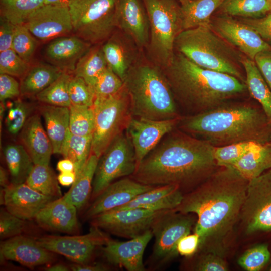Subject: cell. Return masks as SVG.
Wrapping results in <instances>:
<instances>
[{
    "label": "cell",
    "instance_id": "11",
    "mask_svg": "<svg viewBox=\"0 0 271 271\" xmlns=\"http://www.w3.org/2000/svg\"><path fill=\"white\" fill-rule=\"evenodd\" d=\"M137 168L133 147L125 131L114 140L99 158L91 198L95 199L116 179L132 175Z\"/></svg>",
    "mask_w": 271,
    "mask_h": 271
},
{
    "label": "cell",
    "instance_id": "54",
    "mask_svg": "<svg viewBox=\"0 0 271 271\" xmlns=\"http://www.w3.org/2000/svg\"><path fill=\"white\" fill-rule=\"evenodd\" d=\"M15 29V25L6 19L1 17L0 52L11 48Z\"/></svg>",
    "mask_w": 271,
    "mask_h": 271
},
{
    "label": "cell",
    "instance_id": "14",
    "mask_svg": "<svg viewBox=\"0 0 271 271\" xmlns=\"http://www.w3.org/2000/svg\"><path fill=\"white\" fill-rule=\"evenodd\" d=\"M161 211L141 208L112 209L91 218V224L112 234L131 239L150 230Z\"/></svg>",
    "mask_w": 271,
    "mask_h": 271
},
{
    "label": "cell",
    "instance_id": "63",
    "mask_svg": "<svg viewBox=\"0 0 271 271\" xmlns=\"http://www.w3.org/2000/svg\"><path fill=\"white\" fill-rule=\"evenodd\" d=\"M270 270H271V267H270Z\"/></svg>",
    "mask_w": 271,
    "mask_h": 271
},
{
    "label": "cell",
    "instance_id": "59",
    "mask_svg": "<svg viewBox=\"0 0 271 271\" xmlns=\"http://www.w3.org/2000/svg\"><path fill=\"white\" fill-rule=\"evenodd\" d=\"M9 173L3 167L0 168V184L2 188L7 187L11 183L9 180Z\"/></svg>",
    "mask_w": 271,
    "mask_h": 271
},
{
    "label": "cell",
    "instance_id": "17",
    "mask_svg": "<svg viewBox=\"0 0 271 271\" xmlns=\"http://www.w3.org/2000/svg\"><path fill=\"white\" fill-rule=\"evenodd\" d=\"M180 117L160 120L132 118L126 132L133 147L137 166L166 135L175 129Z\"/></svg>",
    "mask_w": 271,
    "mask_h": 271
},
{
    "label": "cell",
    "instance_id": "48",
    "mask_svg": "<svg viewBox=\"0 0 271 271\" xmlns=\"http://www.w3.org/2000/svg\"><path fill=\"white\" fill-rule=\"evenodd\" d=\"M123 85L122 79L107 67L98 77L93 87L95 98L114 95L121 89Z\"/></svg>",
    "mask_w": 271,
    "mask_h": 271
},
{
    "label": "cell",
    "instance_id": "8",
    "mask_svg": "<svg viewBox=\"0 0 271 271\" xmlns=\"http://www.w3.org/2000/svg\"><path fill=\"white\" fill-rule=\"evenodd\" d=\"M93 107L95 126L91 153L99 158L114 140L126 131L133 116L124 85L114 95L95 98Z\"/></svg>",
    "mask_w": 271,
    "mask_h": 271
},
{
    "label": "cell",
    "instance_id": "62",
    "mask_svg": "<svg viewBox=\"0 0 271 271\" xmlns=\"http://www.w3.org/2000/svg\"><path fill=\"white\" fill-rule=\"evenodd\" d=\"M269 5H270V9H271V0H267Z\"/></svg>",
    "mask_w": 271,
    "mask_h": 271
},
{
    "label": "cell",
    "instance_id": "6",
    "mask_svg": "<svg viewBox=\"0 0 271 271\" xmlns=\"http://www.w3.org/2000/svg\"><path fill=\"white\" fill-rule=\"evenodd\" d=\"M174 50L200 67L245 82L241 69L242 58L211 27L199 26L182 31L175 39Z\"/></svg>",
    "mask_w": 271,
    "mask_h": 271
},
{
    "label": "cell",
    "instance_id": "52",
    "mask_svg": "<svg viewBox=\"0 0 271 271\" xmlns=\"http://www.w3.org/2000/svg\"><path fill=\"white\" fill-rule=\"evenodd\" d=\"M200 244V237L195 232L183 236L177 245L178 254L186 257L194 256L198 251Z\"/></svg>",
    "mask_w": 271,
    "mask_h": 271
},
{
    "label": "cell",
    "instance_id": "10",
    "mask_svg": "<svg viewBox=\"0 0 271 271\" xmlns=\"http://www.w3.org/2000/svg\"><path fill=\"white\" fill-rule=\"evenodd\" d=\"M196 220L191 213L175 209L160 212L151 229L155 240L150 261L154 267L164 265L178 254V241L190 233Z\"/></svg>",
    "mask_w": 271,
    "mask_h": 271
},
{
    "label": "cell",
    "instance_id": "2",
    "mask_svg": "<svg viewBox=\"0 0 271 271\" xmlns=\"http://www.w3.org/2000/svg\"><path fill=\"white\" fill-rule=\"evenodd\" d=\"M215 148L205 140L174 129L142 160L129 177L143 184L174 185L183 193L189 192L219 167L214 156Z\"/></svg>",
    "mask_w": 271,
    "mask_h": 271
},
{
    "label": "cell",
    "instance_id": "43",
    "mask_svg": "<svg viewBox=\"0 0 271 271\" xmlns=\"http://www.w3.org/2000/svg\"><path fill=\"white\" fill-rule=\"evenodd\" d=\"M37 45L35 37L24 24L15 25L11 48L21 58L30 63Z\"/></svg>",
    "mask_w": 271,
    "mask_h": 271
},
{
    "label": "cell",
    "instance_id": "61",
    "mask_svg": "<svg viewBox=\"0 0 271 271\" xmlns=\"http://www.w3.org/2000/svg\"><path fill=\"white\" fill-rule=\"evenodd\" d=\"M68 0H45V4H57L66 3Z\"/></svg>",
    "mask_w": 271,
    "mask_h": 271
},
{
    "label": "cell",
    "instance_id": "19",
    "mask_svg": "<svg viewBox=\"0 0 271 271\" xmlns=\"http://www.w3.org/2000/svg\"><path fill=\"white\" fill-rule=\"evenodd\" d=\"M154 187L141 183L129 176L115 181L94 199L86 211L85 217L91 219L98 214L122 206Z\"/></svg>",
    "mask_w": 271,
    "mask_h": 271
},
{
    "label": "cell",
    "instance_id": "64",
    "mask_svg": "<svg viewBox=\"0 0 271 271\" xmlns=\"http://www.w3.org/2000/svg\"><path fill=\"white\" fill-rule=\"evenodd\" d=\"M179 1H181V0H179Z\"/></svg>",
    "mask_w": 271,
    "mask_h": 271
},
{
    "label": "cell",
    "instance_id": "22",
    "mask_svg": "<svg viewBox=\"0 0 271 271\" xmlns=\"http://www.w3.org/2000/svg\"><path fill=\"white\" fill-rule=\"evenodd\" d=\"M116 24L140 50L146 49L149 42L150 27L145 8L140 0H117Z\"/></svg>",
    "mask_w": 271,
    "mask_h": 271
},
{
    "label": "cell",
    "instance_id": "3",
    "mask_svg": "<svg viewBox=\"0 0 271 271\" xmlns=\"http://www.w3.org/2000/svg\"><path fill=\"white\" fill-rule=\"evenodd\" d=\"M161 69L176 103L192 114L221 106L248 90L245 83L237 78L200 67L176 51Z\"/></svg>",
    "mask_w": 271,
    "mask_h": 271
},
{
    "label": "cell",
    "instance_id": "5",
    "mask_svg": "<svg viewBox=\"0 0 271 271\" xmlns=\"http://www.w3.org/2000/svg\"><path fill=\"white\" fill-rule=\"evenodd\" d=\"M133 117L166 120L180 116L162 71L141 53L123 80Z\"/></svg>",
    "mask_w": 271,
    "mask_h": 271
},
{
    "label": "cell",
    "instance_id": "53",
    "mask_svg": "<svg viewBox=\"0 0 271 271\" xmlns=\"http://www.w3.org/2000/svg\"><path fill=\"white\" fill-rule=\"evenodd\" d=\"M241 22L254 30L264 40L271 42V12L258 18H242Z\"/></svg>",
    "mask_w": 271,
    "mask_h": 271
},
{
    "label": "cell",
    "instance_id": "55",
    "mask_svg": "<svg viewBox=\"0 0 271 271\" xmlns=\"http://www.w3.org/2000/svg\"><path fill=\"white\" fill-rule=\"evenodd\" d=\"M254 61L271 89V51L259 53Z\"/></svg>",
    "mask_w": 271,
    "mask_h": 271
},
{
    "label": "cell",
    "instance_id": "36",
    "mask_svg": "<svg viewBox=\"0 0 271 271\" xmlns=\"http://www.w3.org/2000/svg\"><path fill=\"white\" fill-rule=\"evenodd\" d=\"M58 180L49 165L34 164L25 183L35 190L57 198L62 197Z\"/></svg>",
    "mask_w": 271,
    "mask_h": 271
},
{
    "label": "cell",
    "instance_id": "58",
    "mask_svg": "<svg viewBox=\"0 0 271 271\" xmlns=\"http://www.w3.org/2000/svg\"><path fill=\"white\" fill-rule=\"evenodd\" d=\"M57 168L60 172H75V165L69 159L64 158L57 164Z\"/></svg>",
    "mask_w": 271,
    "mask_h": 271
},
{
    "label": "cell",
    "instance_id": "49",
    "mask_svg": "<svg viewBox=\"0 0 271 271\" xmlns=\"http://www.w3.org/2000/svg\"><path fill=\"white\" fill-rule=\"evenodd\" d=\"M26 220L9 212L5 208L0 212V237L5 240L23 235L27 229Z\"/></svg>",
    "mask_w": 271,
    "mask_h": 271
},
{
    "label": "cell",
    "instance_id": "39",
    "mask_svg": "<svg viewBox=\"0 0 271 271\" xmlns=\"http://www.w3.org/2000/svg\"><path fill=\"white\" fill-rule=\"evenodd\" d=\"M45 0H0L1 17L15 25L23 24L29 16L45 4Z\"/></svg>",
    "mask_w": 271,
    "mask_h": 271
},
{
    "label": "cell",
    "instance_id": "41",
    "mask_svg": "<svg viewBox=\"0 0 271 271\" xmlns=\"http://www.w3.org/2000/svg\"><path fill=\"white\" fill-rule=\"evenodd\" d=\"M69 108V130L81 137L92 136L95 126L93 107L71 104Z\"/></svg>",
    "mask_w": 271,
    "mask_h": 271
},
{
    "label": "cell",
    "instance_id": "38",
    "mask_svg": "<svg viewBox=\"0 0 271 271\" xmlns=\"http://www.w3.org/2000/svg\"><path fill=\"white\" fill-rule=\"evenodd\" d=\"M219 8L226 15L244 18H260L271 12L267 0H224Z\"/></svg>",
    "mask_w": 271,
    "mask_h": 271
},
{
    "label": "cell",
    "instance_id": "32",
    "mask_svg": "<svg viewBox=\"0 0 271 271\" xmlns=\"http://www.w3.org/2000/svg\"><path fill=\"white\" fill-rule=\"evenodd\" d=\"M245 72V84L251 95L261 105L268 120L271 123V89L254 60L242 58Z\"/></svg>",
    "mask_w": 271,
    "mask_h": 271
},
{
    "label": "cell",
    "instance_id": "16",
    "mask_svg": "<svg viewBox=\"0 0 271 271\" xmlns=\"http://www.w3.org/2000/svg\"><path fill=\"white\" fill-rule=\"evenodd\" d=\"M211 28L252 60L259 53L271 51L270 46L254 30L231 16L226 15L211 20Z\"/></svg>",
    "mask_w": 271,
    "mask_h": 271
},
{
    "label": "cell",
    "instance_id": "42",
    "mask_svg": "<svg viewBox=\"0 0 271 271\" xmlns=\"http://www.w3.org/2000/svg\"><path fill=\"white\" fill-rule=\"evenodd\" d=\"M257 144L254 142H244L216 147L214 153L215 161L219 167H232Z\"/></svg>",
    "mask_w": 271,
    "mask_h": 271
},
{
    "label": "cell",
    "instance_id": "40",
    "mask_svg": "<svg viewBox=\"0 0 271 271\" xmlns=\"http://www.w3.org/2000/svg\"><path fill=\"white\" fill-rule=\"evenodd\" d=\"M72 74L64 72L48 87L35 96L43 104L69 107L71 103L68 85Z\"/></svg>",
    "mask_w": 271,
    "mask_h": 271
},
{
    "label": "cell",
    "instance_id": "13",
    "mask_svg": "<svg viewBox=\"0 0 271 271\" xmlns=\"http://www.w3.org/2000/svg\"><path fill=\"white\" fill-rule=\"evenodd\" d=\"M110 238L103 230L92 225L89 232L84 235L35 238L49 251L79 264L89 263L96 249L105 245Z\"/></svg>",
    "mask_w": 271,
    "mask_h": 271
},
{
    "label": "cell",
    "instance_id": "21",
    "mask_svg": "<svg viewBox=\"0 0 271 271\" xmlns=\"http://www.w3.org/2000/svg\"><path fill=\"white\" fill-rule=\"evenodd\" d=\"M153 237L151 229L127 241L110 238L102 247L103 255L110 264L128 271H144L143 255Z\"/></svg>",
    "mask_w": 271,
    "mask_h": 271
},
{
    "label": "cell",
    "instance_id": "57",
    "mask_svg": "<svg viewBox=\"0 0 271 271\" xmlns=\"http://www.w3.org/2000/svg\"><path fill=\"white\" fill-rule=\"evenodd\" d=\"M59 183L63 186L72 185L76 179L75 172H60L57 177Z\"/></svg>",
    "mask_w": 271,
    "mask_h": 271
},
{
    "label": "cell",
    "instance_id": "26",
    "mask_svg": "<svg viewBox=\"0 0 271 271\" xmlns=\"http://www.w3.org/2000/svg\"><path fill=\"white\" fill-rule=\"evenodd\" d=\"M20 139L34 164L49 165L53 147L42 126L40 114L30 116L20 132Z\"/></svg>",
    "mask_w": 271,
    "mask_h": 271
},
{
    "label": "cell",
    "instance_id": "18",
    "mask_svg": "<svg viewBox=\"0 0 271 271\" xmlns=\"http://www.w3.org/2000/svg\"><path fill=\"white\" fill-rule=\"evenodd\" d=\"M0 196L1 204L7 211L25 220L35 219L44 207L57 199L35 190L26 183H11L1 189Z\"/></svg>",
    "mask_w": 271,
    "mask_h": 271
},
{
    "label": "cell",
    "instance_id": "25",
    "mask_svg": "<svg viewBox=\"0 0 271 271\" xmlns=\"http://www.w3.org/2000/svg\"><path fill=\"white\" fill-rule=\"evenodd\" d=\"M91 45L76 35L61 36L47 45L44 55L51 64L72 74L77 62Z\"/></svg>",
    "mask_w": 271,
    "mask_h": 271
},
{
    "label": "cell",
    "instance_id": "15",
    "mask_svg": "<svg viewBox=\"0 0 271 271\" xmlns=\"http://www.w3.org/2000/svg\"><path fill=\"white\" fill-rule=\"evenodd\" d=\"M23 24L35 38L42 41L67 36L73 32L66 3L44 4L30 14Z\"/></svg>",
    "mask_w": 271,
    "mask_h": 271
},
{
    "label": "cell",
    "instance_id": "46",
    "mask_svg": "<svg viewBox=\"0 0 271 271\" xmlns=\"http://www.w3.org/2000/svg\"><path fill=\"white\" fill-rule=\"evenodd\" d=\"M270 253L267 244H259L246 250L239 258L238 264L247 271L261 269L269 261Z\"/></svg>",
    "mask_w": 271,
    "mask_h": 271
},
{
    "label": "cell",
    "instance_id": "37",
    "mask_svg": "<svg viewBox=\"0 0 271 271\" xmlns=\"http://www.w3.org/2000/svg\"><path fill=\"white\" fill-rule=\"evenodd\" d=\"M92 136L81 137L68 133L60 154L75 165L76 177L79 174L91 153Z\"/></svg>",
    "mask_w": 271,
    "mask_h": 271
},
{
    "label": "cell",
    "instance_id": "44",
    "mask_svg": "<svg viewBox=\"0 0 271 271\" xmlns=\"http://www.w3.org/2000/svg\"><path fill=\"white\" fill-rule=\"evenodd\" d=\"M33 106L30 104L17 100L9 108L6 118L8 132L15 136L20 132L28 118L32 115Z\"/></svg>",
    "mask_w": 271,
    "mask_h": 271
},
{
    "label": "cell",
    "instance_id": "50",
    "mask_svg": "<svg viewBox=\"0 0 271 271\" xmlns=\"http://www.w3.org/2000/svg\"><path fill=\"white\" fill-rule=\"evenodd\" d=\"M192 269L198 271H226L228 267L223 255L212 252H201Z\"/></svg>",
    "mask_w": 271,
    "mask_h": 271
},
{
    "label": "cell",
    "instance_id": "30",
    "mask_svg": "<svg viewBox=\"0 0 271 271\" xmlns=\"http://www.w3.org/2000/svg\"><path fill=\"white\" fill-rule=\"evenodd\" d=\"M63 72L51 64L39 63L30 67L21 79V95L35 96L57 79Z\"/></svg>",
    "mask_w": 271,
    "mask_h": 271
},
{
    "label": "cell",
    "instance_id": "23",
    "mask_svg": "<svg viewBox=\"0 0 271 271\" xmlns=\"http://www.w3.org/2000/svg\"><path fill=\"white\" fill-rule=\"evenodd\" d=\"M115 30L102 45V49L108 67L123 81L143 51L125 33L118 29Z\"/></svg>",
    "mask_w": 271,
    "mask_h": 271
},
{
    "label": "cell",
    "instance_id": "12",
    "mask_svg": "<svg viewBox=\"0 0 271 271\" xmlns=\"http://www.w3.org/2000/svg\"><path fill=\"white\" fill-rule=\"evenodd\" d=\"M240 218L247 234L271 231V169L249 180Z\"/></svg>",
    "mask_w": 271,
    "mask_h": 271
},
{
    "label": "cell",
    "instance_id": "34",
    "mask_svg": "<svg viewBox=\"0 0 271 271\" xmlns=\"http://www.w3.org/2000/svg\"><path fill=\"white\" fill-rule=\"evenodd\" d=\"M4 155L11 183H25L34 164L24 146L22 144H9L4 149Z\"/></svg>",
    "mask_w": 271,
    "mask_h": 271
},
{
    "label": "cell",
    "instance_id": "29",
    "mask_svg": "<svg viewBox=\"0 0 271 271\" xmlns=\"http://www.w3.org/2000/svg\"><path fill=\"white\" fill-rule=\"evenodd\" d=\"M224 0H181L180 13L182 30L199 26L211 27V17Z\"/></svg>",
    "mask_w": 271,
    "mask_h": 271
},
{
    "label": "cell",
    "instance_id": "60",
    "mask_svg": "<svg viewBox=\"0 0 271 271\" xmlns=\"http://www.w3.org/2000/svg\"><path fill=\"white\" fill-rule=\"evenodd\" d=\"M70 267L63 263H57L45 268L47 271H68Z\"/></svg>",
    "mask_w": 271,
    "mask_h": 271
},
{
    "label": "cell",
    "instance_id": "1",
    "mask_svg": "<svg viewBox=\"0 0 271 271\" xmlns=\"http://www.w3.org/2000/svg\"><path fill=\"white\" fill-rule=\"evenodd\" d=\"M248 181L233 167H219L184 194L175 210L196 215L194 232L200 237L197 252L224 256L229 236L240 218Z\"/></svg>",
    "mask_w": 271,
    "mask_h": 271
},
{
    "label": "cell",
    "instance_id": "7",
    "mask_svg": "<svg viewBox=\"0 0 271 271\" xmlns=\"http://www.w3.org/2000/svg\"><path fill=\"white\" fill-rule=\"evenodd\" d=\"M147 13L150 38L146 56L163 69L174 54V43L182 31L180 5L175 0H143Z\"/></svg>",
    "mask_w": 271,
    "mask_h": 271
},
{
    "label": "cell",
    "instance_id": "45",
    "mask_svg": "<svg viewBox=\"0 0 271 271\" xmlns=\"http://www.w3.org/2000/svg\"><path fill=\"white\" fill-rule=\"evenodd\" d=\"M68 89L71 104L93 106L95 99L94 90L83 79L72 74Z\"/></svg>",
    "mask_w": 271,
    "mask_h": 271
},
{
    "label": "cell",
    "instance_id": "9",
    "mask_svg": "<svg viewBox=\"0 0 271 271\" xmlns=\"http://www.w3.org/2000/svg\"><path fill=\"white\" fill-rule=\"evenodd\" d=\"M117 0H68L73 32L96 45L105 42L116 30Z\"/></svg>",
    "mask_w": 271,
    "mask_h": 271
},
{
    "label": "cell",
    "instance_id": "47",
    "mask_svg": "<svg viewBox=\"0 0 271 271\" xmlns=\"http://www.w3.org/2000/svg\"><path fill=\"white\" fill-rule=\"evenodd\" d=\"M30 68V63L21 58L12 48L0 52V74L21 79Z\"/></svg>",
    "mask_w": 271,
    "mask_h": 271
},
{
    "label": "cell",
    "instance_id": "28",
    "mask_svg": "<svg viewBox=\"0 0 271 271\" xmlns=\"http://www.w3.org/2000/svg\"><path fill=\"white\" fill-rule=\"evenodd\" d=\"M39 111L44 119L53 154H60L63 145L70 131L69 108L43 104L39 107Z\"/></svg>",
    "mask_w": 271,
    "mask_h": 271
},
{
    "label": "cell",
    "instance_id": "27",
    "mask_svg": "<svg viewBox=\"0 0 271 271\" xmlns=\"http://www.w3.org/2000/svg\"><path fill=\"white\" fill-rule=\"evenodd\" d=\"M184 193L174 185L155 186L114 209L141 208L154 211L175 209L181 203Z\"/></svg>",
    "mask_w": 271,
    "mask_h": 271
},
{
    "label": "cell",
    "instance_id": "24",
    "mask_svg": "<svg viewBox=\"0 0 271 271\" xmlns=\"http://www.w3.org/2000/svg\"><path fill=\"white\" fill-rule=\"evenodd\" d=\"M77 209L63 196L49 203L35 219L45 229L77 235L79 231Z\"/></svg>",
    "mask_w": 271,
    "mask_h": 271
},
{
    "label": "cell",
    "instance_id": "35",
    "mask_svg": "<svg viewBox=\"0 0 271 271\" xmlns=\"http://www.w3.org/2000/svg\"><path fill=\"white\" fill-rule=\"evenodd\" d=\"M107 67L102 45L96 44L79 59L72 74L83 79L93 88L98 77Z\"/></svg>",
    "mask_w": 271,
    "mask_h": 271
},
{
    "label": "cell",
    "instance_id": "56",
    "mask_svg": "<svg viewBox=\"0 0 271 271\" xmlns=\"http://www.w3.org/2000/svg\"><path fill=\"white\" fill-rule=\"evenodd\" d=\"M70 268L73 271H105L109 269L107 266L100 263L93 264L74 263L70 265Z\"/></svg>",
    "mask_w": 271,
    "mask_h": 271
},
{
    "label": "cell",
    "instance_id": "33",
    "mask_svg": "<svg viewBox=\"0 0 271 271\" xmlns=\"http://www.w3.org/2000/svg\"><path fill=\"white\" fill-rule=\"evenodd\" d=\"M232 167L248 180L271 169V142L257 144Z\"/></svg>",
    "mask_w": 271,
    "mask_h": 271
},
{
    "label": "cell",
    "instance_id": "20",
    "mask_svg": "<svg viewBox=\"0 0 271 271\" xmlns=\"http://www.w3.org/2000/svg\"><path fill=\"white\" fill-rule=\"evenodd\" d=\"M1 260L17 262L29 268L49 265L55 260L54 253L42 246L35 238L21 235L1 241Z\"/></svg>",
    "mask_w": 271,
    "mask_h": 271
},
{
    "label": "cell",
    "instance_id": "51",
    "mask_svg": "<svg viewBox=\"0 0 271 271\" xmlns=\"http://www.w3.org/2000/svg\"><path fill=\"white\" fill-rule=\"evenodd\" d=\"M20 95V83L12 76L0 74L1 101L17 98Z\"/></svg>",
    "mask_w": 271,
    "mask_h": 271
},
{
    "label": "cell",
    "instance_id": "31",
    "mask_svg": "<svg viewBox=\"0 0 271 271\" xmlns=\"http://www.w3.org/2000/svg\"><path fill=\"white\" fill-rule=\"evenodd\" d=\"M99 158L91 153L79 174L64 197L77 209L83 207L90 198L92 184Z\"/></svg>",
    "mask_w": 271,
    "mask_h": 271
},
{
    "label": "cell",
    "instance_id": "4",
    "mask_svg": "<svg viewBox=\"0 0 271 271\" xmlns=\"http://www.w3.org/2000/svg\"><path fill=\"white\" fill-rule=\"evenodd\" d=\"M177 127L215 147L244 142H271V123L263 111L249 103H226L181 116Z\"/></svg>",
    "mask_w": 271,
    "mask_h": 271
}]
</instances>
